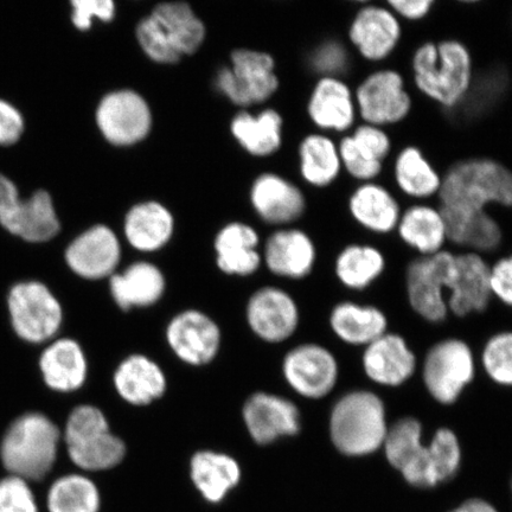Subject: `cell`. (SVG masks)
<instances>
[{"label":"cell","mask_w":512,"mask_h":512,"mask_svg":"<svg viewBox=\"0 0 512 512\" xmlns=\"http://www.w3.org/2000/svg\"><path fill=\"white\" fill-rule=\"evenodd\" d=\"M408 85L434 106L454 111L463 104L475 82V57L462 38H426L409 49Z\"/></svg>","instance_id":"1"},{"label":"cell","mask_w":512,"mask_h":512,"mask_svg":"<svg viewBox=\"0 0 512 512\" xmlns=\"http://www.w3.org/2000/svg\"><path fill=\"white\" fill-rule=\"evenodd\" d=\"M441 174L443 185L435 203L443 211L477 214L512 209V168L501 160L464 157L447 164Z\"/></svg>","instance_id":"2"},{"label":"cell","mask_w":512,"mask_h":512,"mask_svg":"<svg viewBox=\"0 0 512 512\" xmlns=\"http://www.w3.org/2000/svg\"><path fill=\"white\" fill-rule=\"evenodd\" d=\"M61 441V428L48 414L23 412L0 437V463L9 475L40 482L54 469Z\"/></svg>","instance_id":"3"},{"label":"cell","mask_w":512,"mask_h":512,"mask_svg":"<svg viewBox=\"0 0 512 512\" xmlns=\"http://www.w3.org/2000/svg\"><path fill=\"white\" fill-rule=\"evenodd\" d=\"M388 430L386 405L370 390H351L331 409L330 439L343 456L361 458L379 452Z\"/></svg>","instance_id":"4"},{"label":"cell","mask_w":512,"mask_h":512,"mask_svg":"<svg viewBox=\"0 0 512 512\" xmlns=\"http://www.w3.org/2000/svg\"><path fill=\"white\" fill-rule=\"evenodd\" d=\"M5 309L12 334L34 347L57 338L64 324L61 300L42 281L23 280L12 285L5 296Z\"/></svg>","instance_id":"5"},{"label":"cell","mask_w":512,"mask_h":512,"mask_svg":"<svg viewBox=\"0 0 512 512\" xmlns=\"http://www.w3.org/2000/svg\"><path fill=\"white\" fill-rule=\"evenodd\" d=\"M360 123L389 128L398 127L411 117L414 95L406 73L399 67H371L354 86Z\"/></svg>","instance_id":"6"},{"label":"cell","mask_w":512,"mask_h":512,"mask_svg":"<svg viewBox=\"0 0 512 512\" xmlns=\"http://www.w3.org/2000/svg\"><path fill=\"white\" fill-rule=\"evenodd\" d=\"M405 23L386 2H356L347 27V41L354 53L370 67L382 66L401 47Z\"/></svg>","instance_id":"7"},{"label":"cell","mask_w":512,"mask_h":512,"mask_svg":"<svg viewBox=\"0 0 512 512\" xmlns=\"http://www.w3.org/2000/svg\"><path fill=\"white\" fill-rule=\"evenodd\" d=\"M421 375L431 398L440 405L451 406L475 380V355L463 339H443L427 351Z\"/></svg>","instance_id":"8"},{"label":"cell","mask_w":512,"mask_h":512,"mask_svg":"<svg viewBox=\"0 0 512 512\" xmlns=\"http://www.w3.org/2000/svg\"><path fill=\"white\" fill-rule=\"evenodd\" d=\"M456 252L416 256L406 267V290L413 311L428 323H443L448 313L447 294Z\"/></svg>","instance_id":"9"},{"label":"cell","mask_w":512,"mask_h":512,"mask_svg":"<svg viewBox=\"0 0 512 512\" xmlns=\"http://www.w3.org/2000/svg\"><path fill=\"white\" fill-rule=\"evenodd\" d=\"M380 182L392 188L403 204L435 202L443 185V174L420 146L406 142L394 145Z\"/></svg>","instance_id":"10"},{"label":"cell","mask_w":512,"mask_h":512,"mask_svg":"<svg viewBox=\"0 0 512 512\" xmlns=\"http://www.w3.org/2000/svg\"><path fill=\"white\" fill-rule=\"evenodd\" d=\"M343 172L351 182L380 181L394 152L392 136L386 128L358 123L338 140Z\"/></svg>","instance_id":"11"},{"label":"cell","mask_w":512,"mask_h":512,"mask_svg":"<svg viewBox=\"0 0 512 512\" xmlns=\"http://www.w3.org/2000/svg\"><path fill=\"white\" fill-rule=\"evenodd\" d=\"M232 61V69H222L217 76V87L234 104L262 102L277 91L279 82L270 55L241 49L234 51Z\"/></svg>","instance_id":"12"},{"label":"cell","mask_w":512,"mask_h":512,"mask_svg":"<svg viewBox=\"0 0 512 512\" xmlns=\"http://www.w3.org/2000/svg\"><path fill=\"white\" fill-rule=\"evenodd\" d=\"M283 373L290 387L303 398L319 400L335 389L339 377L336 357L323 345H298L284 358Z\"/></svg>","instance_id":"13"},{"label":"cell","mask_w":512,"mask_h":512,"mask_svg":"<svg viewBox=\"0 0 512 512\" xmlns=\"http://www.w3.org/2000/svg\"><path fill=\"white\" fill-rule=\"evenodd\" d=\"M403 206L405 204L394 190L380 181L354 184L347 198L352 223L375 236L395 233Z\"/></svg>","instance_id":"14"},{"label":"cell","mask_w":512,"mask_h":512,"mask_svg":"<svg viewBox=\"0 0 512 512\" xmlns=\"http://www.w3.org/2000/svg\"><path fill=\"white\" fill-rule=\"evenodd\" d=\"M152 40L177 60L201 47L206 29L187 3L159 4L147 17Z\"/></svg>","instance_id":"15"},{"label":"cell","mask_w":512,"mask_h":512,"mask_svg":"<svg viewBox=\"0 0 512 512\" xmlns=\"http://www.w3.org/2000/svg\"><path fill=\"white\" fill-rule=\"evenodd\" d=\"M166 341L179 360L201 367L219 354L221 331L206 313L188 310L172 318L166 328Z\"/></svg>","instance_id":"16"},{"label":"cell","mask_w":512,"mask_h":512,"mask_svg":"<svg viewBox=\"0 0 512 512\" xmlns=\"http://www.w3.org/2000/svg\"><path fill=\"white\" fill-rule=\"evenodd\" d=\"M242 416L249 435L259 445L294 437L302 430V415L296 403L283 396L255 393L243 406Z\"/></svg>","instance_id":"17"},{"label":"cell","mask_w":512,"mask_h":512,"mask_svg":"<svg viewBox=\"0 0 512 512\" xmlns=\"http://www.w3.org/2000/svg\"><path fill=\"white\" fill-rule=\"evenodd\" d=\"M96 120L102 134L114 145H132L143 140L151 128L146 101L132 91L108 94L98 108Z\"/></svg>","instance_id":"18"},{"label":"cell","mask_w":512,"mask_h":512,"mask_svg":"<svg viewBox=\"0 0 512 512\" xmlns=\"http://www.w3.org/2000/svg\"><path fill=\"white\" fill-rule=\"evenodd\" d=\"M490 267L484 255L456 253L447 294L448 311L454 316L466 317L488 309L492 298Z\"/></svg>","instance_id":"19"},{"label":"cell","mask_w":512,"mask_h":512,"mask_svg":"<svg viewBox=\"0 0 512 512\" xmlns=\"http://www.w3.org/2000/svg\"><path fill=\"white\" fill-rule=\"evenodd\" d=\"M37 369L44 386L50 392H78L88 379L86 351L74 338L57 337L46 344L38 355Z\"/></svg>","instance_id":"20"},{"label":"cell","mask_w":512,"mask_h":512,"mask_svg":"<svg viewBox=\"0 0 512 512\" xmlns=\"http://www.w3.org/2000/svg\"><path fill=\"white\" fill-rule=\"evenodd\" d=\"M307 112L319 130L342 136L360 123L354 86L341 78H320L313 88Z\"/></svg>","instance_id":"21"},{"label":"cell","mask_w":512,"mask_h":512,"mask_svg":"<svg viewBox=\"0 0 512 512\" xmlns=\"http://www.w3.org/2000/svg\"><path fill=\"white\" fill-rule=\"evenodd\" d=\"M247 319L262 341L280 343L297 331L299 310L290 294L279 288L265 287L249 299Z\"/></svg>","instance_id":"22"},{"label":"cell","mask_w":512,"mask_h":512,"mask_svg":"<svg viewBox=\"0 0 512 512\" xmlns=\"http://www.w3.org/2000/svg\"><path fill=\"white\" fill-rule=\"evenodd\" d=\"M120 255V243L112 230L95 226L70 243L66 262L78 277L94 281L111 278Z\"/></svg>","instance_id":"23"},{"label":"cell","mask_w":512,"mask_h":512,"mask_svg":"<svg viewBox=\"0 0 512 512\" xmlns=\"http://www.w3.org/2000/svg\"><path fill=\"white\" fill-rule=\"evenodd\" d=\"M362 367L377 386L396 388L412 379L416 357L405 338L387 332L364 348Z\"/></svg>","instance_id":"24"},{"label":"cell","mask_w":512,"mask_h":512,"mask_svg":"<svg viewBox=\"0 0 512 512\" xmlns=\"http://www.w3.org/2000/svg\"><path fill=\"white\" fill-rule=\"evenodd\" d=\"M395 234L419 256L437 254L448 245L444 215L435 202L406 203Z\"/></svg>","instance_id":"25"},{"label":"cell","mask_w":512,"mask_h":512,"mask_svg":"<svg viewBox=\"0 0 512 512\" xmlns=\"http://www.w3.org/2000/svg\"><path fill=\"white\" fill-rule=\"evenodd\" d=\"M114 387L120 398L132 406H147L165 394L168 381L162 368L145 355L125 358L115 370Z\"/></svg>","instance_id":"26"},{"label":"cell","mask_w":512,"mask_h":512,"mask_svg":"<svg viewBox=\"0 0 512 512\" xmlns=\"http://www.w3.org/2000/svg\"><path fill=\"white\" fill-rule=\"evenodd\" d=\"M441 210V209H440ZM447 228L448 245L480 255L491 254L502 247L504 229L491 211L477 214H460L443 211Z\"/></svg>","instance_id":"27"},{"label":"cell","mask_w":512,"mask_h":512,"mask_svg":"<svg viewBox=\"0 0 512 512\" xmlns=\"http://www.w3.org/2000/svg\"><path fill=\"white\" fill-rule=\"evenodd\" d=\"M165 287L163 273L149 262H137L110 278L111 296L123 311L157 304L164 296Z\"/></svg>","instance_id":"28"},{"label":"cell","mask_w":512,"mask_h":512,"mask_svg":"<svg viewBox=\"0 0 512 512\" xmlns=\"http://www.w3.org/2000/svg\"><path fill=\"white\" fill-rule=\"evenodd\" d=\"M316 259L315 243L302 230H281L267 242V266L280 277L303 279L312 272Z\"/></svg>","instance_id":"29"},{"label":"cell","mask_w":512,"mask_h":512,"mask_svg":"<svg viewBox=\"0 0 512 512\" xmlns=\"http://www.w3.org/2000/svg\"><path fill=\"white\" fill-rule=\"evenodd\" d=\"M332 332L352 347H368L388 332L386 313L373 305L342 302L331 311Z\"/></svg>","instance_id":"30"},{"label":"cell","mask_w":512,"mask_h":512,"mask_svg":"<svg viewBox=\"0 0 512 512\" xmlns=\"http://www.w3.org/2000/svg\"><path fill=\"white\" fill-rule=\"evenodd\" d=\"M241 476L238 460L226 453L204 450L191 458L192 483L207 502L221 503L239 485Z\"/></svg>","instance_id":"31"},{"label":"cell","mask_w":512,"mask_h":512,"mask_svg":"<svg viewBox=\"0 0 512 512\" xmlns=\"http://www.w3.org/2000/svg\"><path fill=\"white\" fill-rule=\"evenodd\" d=\"M252 201L258 213L266 221L290 223L305 213V196L296 185L286 179L265 175L255 182Z\"/></svg>","instance_id":"32"},{"label":"cell","mask_w":512,"mask_h":512,"mask_svg":"<svg viewBox=\"0 0 512 512\" xmlns=\"http://www.w3.org/2000/svg\"><path fill=\"white\" fill-rule=\"evenodd\" d=\"M387 268L386 255L368 242H351L338 253L336 277L351 291H363L379 280Z\"/></svg>","instance_id":"33"},{"label":"cell","mask_w":512,"mask_h":512,"mask_svg":"<svg viewBox=\"0 0 512 512\" xmlns=\"http://www.w3.org/2000/svg\"><path fill=\"white\" fill-rule=\"evenodd\" d=\"M258 234L246 224H229L217 235L215 249L220 270L232 275H249L258 270Z\"/></svg>","instance_id":"34"},{"label":"cell","mask_w":512,"mask_h":512,"mask_svg":"<svg viewBox=\"0 0 512 512\" xmlns=\"http://www.w3.org/2000/svg\"><path fill=\"white\" fill-rule=\"evenodd\" d=\"M172 230L174 219L159 203L139 204L126 217V238L138 251L153 252L162 248L170 240Z\"/></svg>","instance_id":"35"},{"label":"cell","mask_w":512,"mask_h":512,"mask_svg":"<svg viewBox=\"0 0 512 512\" xmlns=\"http://www.w3.org/2000/svg\"><path fill=\"white\" fill-rule=\"evenodd\" d=\"M299 156L302 176L312 187L328 188L343 174L338 143L326 134L307 136L300 144Z\"/></svg>","instance_id":"36"},{"label":"cell","mask_w":512,"mask_h":512,"mask_svg":"<svg viewBox=\"0 0 512 512\" xmlns=\"http://www.w3.org/2000/svg\"><path fill=\"white\" fill-rule=\"evenodd\" d=\"M66 448L70 462L85 472L114 469L126 456L124 440L112 431L88 435Z\"/></svg>","instance_id":"37"},{"label":"cell","mask_w":512,"mask_h":512,"mask_svg":"<svg viewBox=\"0 0 512 512\" xmlns=\"http://www.w3.org/2000/svg\"><path fill=\"white\" fill-rule=\"evenodd\" d=\"M60 232L53 200L47 191H36L18 209L11 234L31 243L47 242Z\"/></svg>","instance_id":"38"},{"label":"cell","mask_w":512,"mask_h":512,"mask_svg":"<svg viewBox=\"0 0 512 512\" xmlns=\"http://www.w3.org/2000/svg\"><path fill=\"white\" fill-rule=\"evenodd\" d=\"M47 505L49 512H99L100 491L91 478L69 473L51 484Z\"/></svg>","instance_id":"39"},{"label":"cell","mask_w":512,"mask_h":512,"mask_svg":"<svg viewBox=\"0 0 512 512\" xmlns=\"http://www.w3.org/2000/svg\"><path fill=\"white\" fill-rule=\"evenodd\" d=\"M281 125L283 120L274 111L262 112L258 118L241 113L234 119L232 131L248 152L255 156H267L279 149Z\"/></svg>","instance_id":"40"},{"label":"cell","mask_w":512,"mask_h":512,"mask_svg":"<svg viewBox=\"0 0 512 512\" xmlns=\"http://www.w3.org/2000/svg\"><path fill=\"white\" fill-rule=\"evenodd\" d=\"M425 448L424 427L413 416H405L390 425L382 446L388 464L398 472L414 464Z\"/></svg>","instance_id":"41"},{"label":"cell","mask_w":512,"mask_h":512,"mask_svg":"<svg viewBox=\"0 0 512 512\" xmlns=\"http://www.w3.org/2000/svg\"><path fill=\"white\" fill-rule=\"evenodd\" d=\"M358 57L349 46L342 40L326 41L317 47L311 56V66L320 75V78H351V85L358 81ZM361 61V60H360ZM356 81V82H357ZM356 85V83H355Z\"/></svg>","instance_id":"42"},{"label":"cell","mask_w":512,"mask_h":512,"mask_svg":"<svg viewBox=\"0 0 512 512\" xmlns=\"http://www.w3.org/2000/svg\"><path fill=\"white\" fill-rule=\"evenodd\" d=\"M427 451L438 485L450 482L458 475L463 460L462 445L451 428L441 427L435 431Z\"/></svg>","instance_id":"43"},{"label":"cell","mask_w":512,"mask_h":512,"mask_svg":"<svg viewBox=\"0 0 512 512\" xmlns=\"http://www.w3.org/2000/svg\"><path fill=\"white\" fill-rule=\"evenodd\" d=\"M480 362L492 382L512 387V331L491 336L484 345Z\"/></svg>","instance_id":"44"},{"label":"cell","mask_w":512,"mask_h":512,"mask_svg":"<svg viewBox=\"0 0 512 512\" xmlns=\"http://www.w3.org/2000/svg\"><path fill=\"white\" fill-rule=\"evenodd\" d=\"M0 512H38L28 480L12 475L0 479Z\"/></svg>","instance_id":"45"},{"label":"cell","mask_w":512,"mask_h":512,"mask_svg":"<svg viewBox=\"0 0 512 512\" xmlns=\"http://www.w3.org/2000/svg\"><path fill=\"white\" fill-rule=\"evenodd\" d=\"M73 23L80 30L91 28L92 18L111 21L115 5L112 0H73Z\"/></svg>","instance_id":"46"},{"label":"cell","mask_w":512,"mask_h":512,"mask_svg":"<svg viewBox=\"0 0 512 512\" xmlns=\"http://www.w3.org/2000/svg\"><path fill=\"white\" fill-rule=\"evenodd\" d=\"M490 278L492 297L512 307V253L491 265Z\"/></svg>","instance_id":"47"},{"label":"cell","mask_w":512,"mask_h":512,"mask_svg":"<svg viewBox=\"0 0 512 512\" xmlns=\"http://www.w3.org/2000/svg\"><path fill=\"white\" fill-rule=\"evenodd\" d=\"M386 3L402 23L418 24L431 17L437 0H386Z\"/></svg>","instance_id":"48"},{"label":"cell","mask_w":512,"mask_h":512,"mask_svg":"<svg viewBox=\"0 0 512 512\" xmlns=\"http://www.w3.org/2000/svg\"><path fill=\"white\" fill-rule=\"evenodd\" d=\"M21 203L16 185L8 177L0 175V224L8 232L14 226Z\"/></svg>","instance_id":"49"},{"label":"cell","mask_w":512,"mask_h":512,"mask_svg":"<svg viewBox=\"0 0 512 512\" xmlns=\"http://www.w3.org/2000/svg\"><path fill=\"white\" fill-rule=\"evenodd\" d=\"M24 121L21 113L4 100H0V144L17 142L23 132Z\"/></svg>","instance_id":"50"},{"label":"cell","mask_w":512,"mask_h":512,"mask_svg":"<svg viewBox=\"0 0 512 512\" xmlns=\"http://www.w3.org/2000/svg\"><path fill=\"white\" fill-rule=\"evenodd\" d=\"M448 512H499L494 505L483 498H470Z\"/></svg>","instance_id":"51"},{"label":"cell","mask_w":512,"mask_h":512,"mask_svg":"<svg viewBox=\"0 0 512 512\" xmlns=\"http://www.w3.org/2000/svg\"><path fill=\"white\" fill-rule=\"evenodd\" d=\"M511 490H512V483H511Z\"/></svg>","instance_id":"52"}]
</instances>
